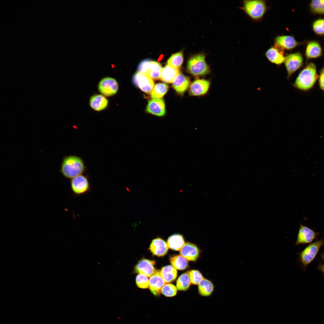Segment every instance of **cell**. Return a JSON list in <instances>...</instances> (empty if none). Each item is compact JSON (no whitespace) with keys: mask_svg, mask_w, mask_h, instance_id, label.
<instances>
[{"mask_svg":"<svg viewBox=\"0 0 324 324\" xmlns=\"http://www.w3.org/2000/svg\"><path fill=\"white\" fill-rule=\"evenodd\" d=\"M318 77L316 64L309 62L300 71L292 86L301 91L308 92L314 88Z\"/></svg>","mask_w":324,"mask_h":324,"instance_id":"cell-1","label":"cell"},{"mask_svg":"<svg viewBox=\"0 0 324 324\" xmlns=\"http://www.w3.org/2000/svg\"><path fill=\"white\" fill-rule=\"evenodd\" d=\"M86 169L84 162L81 158L69 155L63 158L59 172L65 178L71 179L82 174Z\"/></svg>","mask_w":324,"mask_h":324,"instance_id":"cell-2","label":"cell"},{"mask_svg":"<svg viewBox=\"0 0 324 324\" xmlns=\"http://www.w3.org/2000/svg\"><path fill=\"white\" fill-rule=\"evenodd\" d=\"M206 54L204 52L190 55L187 62V71L196 78L209 74L211 70L206 61Z\"/></svg>","mask_w":324,"mask_h":324,"instance_id":"cell-3","label":"cell"},{"mask_svg":"<svg viewBox=\"0 0 324 324\" xmlns=\"http://www.w3.org/2000/svg\"><path fill=\"white\" fill-rule=\"evenodd\" d=\"M252 20L259 22L262 19L268 7L264 0H244L239 7Z\"/></svg>","mask_w":324,"mask_h":324,"instance_id":"cell-4","label":"cell"},{"mask_svg":"<svg viewBox=\"0 0 324 324\" xmlns=\"http://www.w3.org/2000/svg\"><path fill=\"white\" fill-rule=\"evenodd\" d=\"M70 187L72 194L76 196L88 193L91 190V185L88 177L82 174L70 179Z\"/></svg>","mask_w":324,"mask_h":324,"instance_id":"cell-5","label":"cell"},{"mask_svg":"<svg viewBox=\"0 0 324 324\" xmlns=\"http://www.w3.org/2000/svg\"><path fill=\"white\" fill-rule=\"evenodd\" d=\"M304 60L303 55L300 52L291 53L285 56L284 63L288 79L302 67Z\"/></svg>","mask_w":324,"mask_h":324,"instance_id":"cell-6","label":"cell"},{"mask_svg":"<svg viewBox=\"0 0 324 324\" xmlns=\"http://www.w3.org/2000/svg\"><path fill=\"white\" fill-rule=\"evenodd\" d=\"M324 244L323 240L316 241L308 246L300 253V260L305 268L314 259Z\"/></svg>","mask_w":324,"mask_h":324,"instance_id":"cell-7","label":"cell"},{"mask_svg":"<svg viewBox=\"0 0 324 324\" xmlns=\"http://www.w3.org/2000/svg\"><path fill=\"white\" fill-rule=\"evenodd\" d=\"M304 43L298 42L292 35H278L274 39V46L280 50L290 51Z\"/></svg>","mask_w":324,"mask_h":324,"instance_id":"cell-8","label":"cell"},{"mask_svg":"<svg viewBox=\"0 0 324 324\" xmlns=\"http://www.w3.org/2000/svg\"><path fill=\"white\" fill-rule=\"evenodd\" d=\"M118 88V82L114 78L110 77H105L99 81L98 86L99 92L105 97L115 95Z\"/></svg>","mask_w":324,"mask_h":324,"instance_id":"cell-9","label":"cell"},{"mask_svg":"<svg viewBox=\"0 0 324 324\" xmlns=\"http://www.w3.org/2000/svg\"><path fill=\"white\" fill-rule=\"evenodd\" d=\"M210 86L209 80L197 78L191 83L188 89L189 94L192 96L204 95L208 92Z\"/></svg>","mask_w":324,"mask_h":324,"instance_id":"cell-10","label":"cell"},{"mask_svg":"<svg viewBox=\"0 0 324 324\" xmlns=\"http://www.w3.org/2000/svg\"><path fill=\"white\" fill-rule=\"evenodd\" d=\"M133 81L136 86L148 94L150 93L154 87L152 79L147 75L138 72L134 75Z\"/></svg>","mask_w":324,"mask_h":324,"instance_id":"cell-11","label":"cell"},{"mask_svg":"<svg viewBox=\"0 0 324 324\" xmlns=\"http://www.w3.org/2000/svg\"><path fill=\"white\" fill-rule=\"evenodd\" d=\"M155 261L146 259L139 260L135 266V272L136 273L144 275L148 277H150L156 272L154 266Z\"/></svg>","mask_w":324,"mask_h":324,"instance_id":"cell-12","label":"cell"},{"mask_svg":"<svg viewBox=\"0 0 324 324\" xmlns=\"http://www.w3.org/2000/svg\"><path fill=\"white\" fill-rule=\"evenodd\" d=\"M318 234V233L301 224L298 230L296 244L298 245L301 244L310 243L316 238Z\"/></svg>","mask_w":324,"mask_h":324,"instance_id":"cell-13","label":"cell"},{"mask_svg":"<svg viewBox=\"0 0 324 324\" xmlns=\"http://www.w3.org/2000/svg\"><path fill=\"white\" fill-rule=\"evenodd\" d=\"M304 54L307 60L316 59L321 57L323 54V50L319 42L316 40H310L307 41Z\"/></svg>","mask_w":324,"mask_h":324,"instance_id":"cell-14","label":"cell"},{"mask_svg":"<svg viewBox=\"0 0 324 324\" xmlns=\"http://www.w3.org/2000/svg\"><path fill=\"white\" fill-rule=\"evenodd\" d=\"M265 55L269 62L278 66L284 63L285 57L284 52L274 45L267 50Z\"/></svg>","mask_w":324,"mask_h":324,"instance_id":"cell-15","label":"cell"},{"mask_svg":"<svg viewBox=\"0 0 324 324\" xmlns=\"http://www.w3.org/2000/svg\"><path fill=\"white\" fill-rule=\"evenodd\" d=\"M166 283L160 274V271L157 270L155 273L150 277L149 289L155 296H158L161 293L162 289Z\"/></svg>","mask_w":324,"mask_h":324,"instance_id":"cell-16","label":"cell"},{"mask_svg":"<svg viewBox=\"0 0 324 324\" xmlns=\"http://www.w3.org/2000/svg\"><path fill=\"white\" fill-rule=\"evenodd\" d=\"M147 112L158 116H162L165 114V106L162 99H153L150 100L147 105Z\"/></svg>","mask_w":324,"mask_h":324,"instance_id":"cell-17","label":"cell"},{"mask_svg":"<svg viewBox=\"0 0 324 324\" xmlns=\"http://www.w3.org/2000/svg\"><path fill=\"white\" fill-rule=\"evenodd\" d=\"M190 78L180 73L172 82V87L179 94L182 95L189 89L191 84Z\"/></svg>","mask_w":324,"mask_h":324,"instance_id":"cell-18","label":"cell"},{"mask_svg":"<svg viewBox=\"0 0 324 324\" xmlns=\"http://www.w3.org/2000/svg\"><path fill=\"white\" fill-rule=\"evenodd\" d=\"M199 250L194 244L188 242L185 243L180 250V255L187 260L195 261L199 257Z\"/></svg>","mask_w":324,"mask_h":324,"instance_id":"cell-19","label":"cell"},{"mask_svg":"<svg viewBox=\"0 0 324 324\" xmlns=\"http://www.w3.org/2000/svg\"><path fill=\"white\" fill-rule=\"evenodd\" d=\"M169 248L165 241L160 238H158L152 240L149 249L154 255L162 256L166 254Z\"/></svg>","mask_w":324,"mask_h":324,"instance_id":"cell-20","label":"cell"},{"mask_svg":"<svg viewBox=\"0 0 324 324\" xmlns=\"http://www.w3.org/2000/svg\"><path fill=\"white\" fill-rule=\"evenodd\" d=\"M108 100L102 94H95L92 96L89 99V104L91 108L96 111H100L108 106Z\"/></svg>","mask_w":324,"mask_h":324,"instance_id":"cell-21","label":"cell"},{"mask_svg":"<svg viewBox=\"0 0 324 324\" xmlns=\"http://www.w3.org/2000/svg\"><path fill=\"white\" fill-rule=\"evenodd\" d=\"M180 74L179 69L167 64L162 68L160 79L164 82L171 83Z\"/></svg>","mask_w":324,"mask_h":324,"instance_id":"cell-22","label":"cell"},{"mask_svg":"<svg viewBox=\"0 0 324 324\" xmlns=\"http://www.w3.org/2000/svg\"><path fill=\"white\" fill-rule=\"evenodd\" d=\"M185 244L183 236L180 234H173L170 236L167 240L169 248L175 250H180Z\"/></svg>","mask_w":324,"mask_h":324,"instance_id":"cell-23","label":"cell"},{"mask_svg":"<svg viewBox=\"0 0 324 324\" xmlns=\"http://www.w3.org/2000/svg\"><path fill=\"white\" fill-rule=\"evenodd\" d=\"M161 276L167 284L172 282L176 279L177 271L172 266L168 265L162 267L160 271Z\"/></svg>","mask_w":324,"mask_h":324,"instance_id":"cell-24","label":"cell"},{"mask_svg":"<svg viewBox=\"0 0 324 324\" xmlns=\"http://www.w3.org/2000/svg\"><path fill=\"white\" fill-rule=\"evenodd\" d=\"M162 68L161 64L155 61H151L148 66L146 74L152 79H160Z\"/></svg>","mask_w":324,"mask_h":324,"instance_id":"cell-25","label":"cell"},{"mask_svg":"<svg viewBox=\"0 0 324 324\" xmlns=\"http://www.w3.org/2000/svg\"><path fill=\"white\" fill-rule=\"evenodd\" d=\"M198 285V292L200 295L206 297L211 295L213 291L214 286L210 281L203 278Z\"/></svg>","mask_w":324,"mask_h":324,"instance_id":"cell-26","label":"cell"},{"mask_svg":"<svg viewBox=\"0 0 324 324\" xmlns=\"http://www.w3.org/2000/svg\"><path fill=\"white\" fill-rule=\"evenodd\" d=\"M191 281L189 275V272H185L181 274L176 281V287L180 291H186L189 288Z\"/></svg>","mask_w":324,"mask_h":324,"instance_id":"cell-27","label":"cell"},{"mask_svg":"<svg viewBox=\"0 0 324 324\" xmlns=\"http://www.w3.org/2000/svg\"><path fill=\"white\" fill-rule=\"evenodd\" d=\"M184 61L183 51L182 50L172 54L167 61L168 65L179 69L181 68Z\"/></svg>","mask_w":324,"mask_h":324,"instance_id":"cell-28","label":"cell"},{"mask_svg":"<svg viewBox=\"0 0 324 324\" xmlns=\"http://www.w3.org/2000/svg\"><path fill=\"white\" fill-rule=\"evenodd\" d=\"M170 263L176 269L183 270L188 266L187 260L181 255H176L170 258Z\"/></svg>","mask_w":324,"mask_h":324,"instance_id":"cell-29","label":"cell"},{"mask_svg":"<svg viewBox=\"0 0 324 324\" xmlns=\"http://www.w3.org/2000/svg\"><path fill=\"white\" fill-rule=\"evenodd\" d=\"M311 12L315 15H324V0H313L309 3Z\"/></svg>","mask_w":324,"mask_h":324,"instance_id":"cell-30","label":"cell"},{"mask_svg":"<svg viewBox=\"0 0 324 324\" xmlns=\"http://www.w3.org/2000/svg\"><path fill=\"white\" fill-rule=\"evenodd\" d=\"M168 86L165 83H159L155 85L151 94V97L154 99L162 98L168 89Z\"/></svg>","mask_w":324,"mask_h":324,"instance_id":"cell-31","label":"cell"},{"mask_svg":"<svg viewBox=\"0 0 324 324\" xmlns=\"http://www.w3.org/2000/svg\"><path fill=\"white\" fill-rule=\"evenodd\" d=\"M312 31L319 36H324V18H319L313 21L311 24Z\"/></svg>","mask_w":324,"mask_h":324,"instance_id":"cell-32","label":"cell"},{"mask_svg":"<svg viewBox=\"0 0 324 324\" xmlns=\"http://www.w3.org/2000/svg\"><path fill=\"white\" fill-rule=\"evenodd\" d=\"M177 289L174 285L171 284H166L163 287L161 293L167 297H172L175 296L177 293Z\"/></svg>","mask_w":324,"mask_h":324,"instance_id":"cell-33","label":"cell"},{"mask_svg":"<svg viewBox=\"0 0 324 324\" xmlns=\"http://www.w3.org/2000/svg\"><path fill=\"white\" fill-rule=\"evenodd\" d=\"M136 283L138 287L142 289H146L149 286V280L146 276L139 274L136 277Z\"/></svg>","mask_w":324,"mask_h":324,"instance_id":"cell-34","label":"cell"},{"mask_svg":"<svg viewBox=\"0 0 324 324\" xmlns=\"http://www.w3.org/2000/svg\"><path fill=\"white\" fill-rule=\"evenodd\" d=\"M191 283L193 284H198L203 278L201 273L197 270H193L189 272Z\"/></svg>","mask_w":324,"mask_h":324,"instance_id":"cell-35","label":"cell"},{"mask_svg":"<svg viewBox=\"0 0 324 324\" xmlns=\"http://www.w3.org/2000/svg\"><path fill=\"white\" fill-rule=\"evenodd\" d=\"M149 59L142 61L139 65L138 68V72L146 74L149 64L151 61Z\"/></svg>","mask_w":324,"mask_h":324,"instance_id":"cell-36","label":"cell"},{"mask_svg":"<svg viewBox=\"0 0 324 324\" xmlns=\"http://www.w3.org/2000/svg\"><path fill=\"white\" fill-rule=\"evenodd\" d=\"M318 81L320 89L324 93V66L320 71Z\"/></svg>","mask_w":324,"mask_h":324,"instance_id":"cell-37","label":"cell"},{"mask_svg":"<svg viewBox=\"0 0 324 324\" xmlns=\"http://www.w3.org/2000/svg\"><path fill=\"white\" fill-rule=\"evenodd\" d=\"M318 268L324 274V263H320Z\"/></svg>","mask_w":324,"mask_h":324,"instance_id":"cell-38","label":"cell"},{"mask_svg":"<svg viewBox=\"0 0 324 324\" xmlns=\"http://www.w3.org/2000/svg\"><path fill=\"white\" fill-rule=\"evenodd\" d=\"M163 55H161L159 57V58L158 59V61H160L161 60V59L163 58Z\"/></svg>","mask_w":324,"mask_h":324,"instance_id":"cell-39","label":"cell"},{"mask_svg":"<svg viewBox=\"0 0 324 324\" xmlns=\"http://www.w3.org/2000/svg\"><path fill=\"white\" fill-rule=\"evenodd\" d=\"M321 258L323 260H324V252L321 255Z\"/></svg>","mask_w":324,"mask_h":324,"instance_id":"cell-40","label":"cell"}]
</instances>
